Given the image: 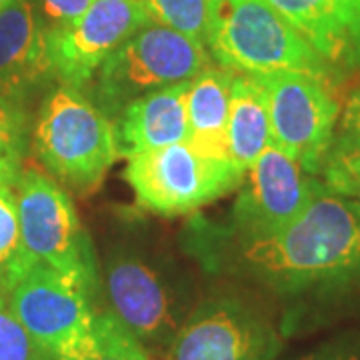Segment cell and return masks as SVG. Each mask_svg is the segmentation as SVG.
Instances as JSON below:
<instances>
[{
  "instance_id": "12",
  "label": "cell",
  "mask_w": 360,
  "mask_h": 360,
  "mask_svg": "<svg viewBox=\"0 0 360 360\" xmlns=\"http://www.w3.org/2000/svg\"><path fill=\"white\" fill-rule=\"evenodd\" d=\"M146 22L148 16L134 0H94L75 22L49 28L46 46L52 75L60 84L82 90Z\"/></svg>"
},
{
  "instance_id": "17",
  "label": "cell",
  "mask_w": 360,
  "mask_h": 360,
  "mask_svg": "<svg viewBox=\"0 0 360 360\" xmlns=\"http://www.w3.org/2000/svg\"><path fill=\"white\" fill-rule=\"evenodd\" d=\"M270 144L272 132L264 92L252 77L236 75L226 122L229 158L246 170Z\"/></svg>"
},
{
  "instance_id": "10",
  "label": "cell",
  "mask_w": 360,
  "mask_h": 360,
  "mask_svg": "<svg viewBox=\"0 0 360 360\" xmlns=\"http://www.w3.org/2000/svg\"><path fill=\"white\" fill-rule=\"evenodd\" d=\"M281 336L272 322L236 296L196 304L168 347V360H274Z\"/></svg>"
},
{
  "instance_id": "22",
  "label": "cell",
  "mask_w": 360,
  "mask_h": 360,
  "mask_svg": "<svg viewBox=\"0 0 360 360\" xmlns=\"http://www.w3.org/2000/svg\"><path fill=\"white\" fill-rule=\"evenodd\" d=\"M14 188H0V288H4V292L20 257V226Z\"/></svg>"
},
{
  "instance_id": "6",
  "label": "cell",
  "mask_w": 360,
  "mask_h": 360,
  "mask_svg": "<svg viewBox=\"0 0 360 360\" xmlns=\"http://www.w3.org/2000/svg\"><path fill=\"white\" fill-rule=\"evenodd\" d=\"M245 172L231 158L200 155L180 142L129 156L124 180L142 208L180 217L238 191Z\"/></svg>"
},
{
  "instance_id": "28",
  "label": "cell",
  "mask_w": 360,
  "mask_h": 360,
  "mask_svg": "<svg viewBox=\"0 0 360 360\" xmlns=\"http://www.w3.org/2000/svg\"><path fill=\"white\" fill-rule=\"evenodd\" d=\"M11 2H14V0H0V11H2V8H6Z\"/></svg>"
},
{
  "instance_id": "25",
  "label": "cell",
  "mask_w": 360,
  "mask_h": 360,
  "mask_svg": "<svg viewBox=\"0 0 360 360\" xmlns=\"http://www.w3.org/2000/svg\"><path fill=\"white\" fill-rule=\"evenodd\" d=\"M300 360H360V342L342 336L322 345Z\"/></svg>"
},
{
  "instance_id": "16",
  "label": "cell",
  "mask_w": 360,
  "mask_h": 360,
  "mask_svg": "<svg viewBox=\"0 0 360 360\" xmlns=\"http://www.w3.org/2000/svg\"><path fill=\"white\" fill-rule=\"evenodd\" d=\"M234 77L232 70L214 63L191 80L186 98L188 144L200 155L229 158L226 122Z\"/></svg>"
},
{
  "instance_id": "23",
  "label": "cell",
  "mask_w": 360,
  "mask_h": 360,
  "mask_svg": "<svg viewBox=\"0 0 360 360\" xmlns=\"http://www.w3.org/2000/svg\"><path fill=\"white\" fill-rule=\"evenodd\" d=\"M28 120L22 106L0 96V158L20 162L26 150Z\"/></svg>"
},
{
  "instance_id": "13",
  "label": "cell",
  "mask_w": 360,
  "mask_h": 360,
  "mask_svg": "<svg viewBox=\"0 0 360 360\" xmlns=\"http://www.w3.org/2000/svg\"><path fill=\"white\" fill-rule=\"evenodd\" d=\"M46 32L32 0H14L0 11V96L20 104L54 78Z\"/></svg>"
},
{
  "instance_id": "8",
  "label": "cell",
  "mask_w": 360,
  "mask_h": 360,
  "mask_svg": "<svg viewBox=\"0 0 360 360\" xmlns=\"http://www.w3.org/2000/svg\"><path fill=\"white\" fill-rule=\"evenodd\" d=\"M103 286L108 310L142 345L170 347L188 316L167 264L139 248H115L108 255Z\"/></svg>"
},
{
  "instance_id": "3",
  "label": "cell",
  "mask_w": 360,
  "mask_h": 360,
  "mask_svg": "<svg viewBox=\"0 0 360 360\" xmlns=\"http://www.w3.org/2000/svg\"><path fill=\"white\" fill-rule=\"evenodd\" d=\"M32 146L54 179L82 194L94 193L122 156L115 120L82 90L66 84L42 101Z\"/></svg>"
},
{
  "instance_id": "21",
  "label": "cell",
  "mask_w": 360,
  "mask_h": 360,
  "mask_svg": "<svg viewBox=\"0 0 360 360\" xmlns=\"http://www.w3.org/2000/svg\"><path fill=\"white\" fill-rule=\"evenodd\" d=\"M0 360H52L16 319L4 288H0Z\"/></svg>"
},
{
  "instance_id": "1",
  "label": "cell",
  "mask_w": 360,
  "mask_h": 360,
  "mask_svg": "<svg viewBox=\"0 0 360 360\" xmlns=\"http://www.w3.org/2000/svg\"><path fill=\"white\" fill-rule=\"evenodd\" d=\"M236 248L238 266L281 295L360 281V198L326 188L284 229Z\"/></svg>"
},
{
  "instance_id": "19",
  "label": "cell",
  "mask_w": 360,
  "mask_h": 360,
  "mask_svg": "<svg viewBox=\"0 0 360 360\" xmlns=\"http://www.w3.org/2000/svg\"><path fill=\"white\" fill-rule=\"evenodd\" d=\"M324 184L338 194L360 198V141L340 134L322 167Z\"/></svg>"
},
{
  "instance_id": "2",
  "label": "cell",
  "mask_w": 360,
  "mask_h": 360,
  "mask_svg": "<svg viewBox=\"0 0 360 360\" xmlns=\"http://www.w3.org/2000/svg\"><path fill=\"white\" fill-rule=\"evenodd\" d=\"M206 49L234 75L300 72L335 80V70L269 0H206Z\"/></svg>"
},
{
  "instance_id": "20",
  "label": "cell",
  "mask_w": 360,
  "mask_h": 360,
  "mask_svg": "<svg viewBox=\"0 0 360 360\" xmlns=\"http://www.w3.org/2000/svg\"><path fill=\"white\" fill-rule=\"evenodd\" d=\"M98 347L89 360H153L141 340L110 310H98Z\"/></svg>"
},
{
  "instance_id": "26",
  "label": "cell",
  "mask_w": 360,
  "mask_h": 360,
  "mask_svg": "<svg viewBox=\"0 0 360 360\" xmlns=\"http://www.w3.org/2000/svg\"><path fill=\"white\" fill-rule=\"evenodd\" d=\"M342 134L360 141V89L348 96L345 112H342Z\"/></svg>"
},
{
  "instance_id": "24",
  "label": "cell",
  "mask_w": 360,
  "mask_h": 360,
  "mask_svg": "<svg viewBox=\"0 0 360 360\" xmlns=\"http://www.w3.org/2000/svg\"><path fill=\"white\" fill-rule=\"evenodd\" d=\"M40 16L49 28L65 26L75 22L89 11L94 0H39Z\"/></svg>"
},
{
  "instance_id": "4",
  "label": "cell",
  "mask_w": 360,
  "mask_h": 360,
  "mask_svg": "<svg viewBox=\"0 0 360 360\" xmlns=\"http://www.w3.org/2000/svg\"><path fill=\"white\" fill-rule=\"evenodd\" d=\"M14 193L20 226V257L11 283L25 270L42 266L96 296V260L68 193L34 170L20 174Z\"/></svg>"
},
{
  "instance_id": "11",
  "label": "cell",
  "mask_w": 360,
  "mask_h": 360,
  "mask_svg": "<svg viewBox=\"0 0 360 360\" xmlns=\"http://www.w3.org/2000/svg\"><path fill=\"white\" fill-rule=\"evenodd\" d=\"M296 160L270 144L246 168L238 198L232 206V224L238 240L264 238L284 229L326 191Z\"/></svg>"
},
{
  "instance_id": "5",
  "label": "cell",
  "mask_w": 360,
  "mask_h": 360,
  "mask_svg": "<svg viewBox=\"0 0 360 360\" xmlns=\"http://www.w3.org/2000/svg\"><path fill=\"white\" fill-rule=\"evenodd\" d=\"M210 65L214 58L206 44L148 20L90 80L92 101L112 118L136 98L188 82Z\"/></svg>"
},
{
  "instance_id": "9",
  "label": "cell",
  "mask_w": 360,
  "mask_h": 360,
  "mask_svg": "<svg viewBox=\"0 0 360 360\" xmlns=\"http://www.w3.org/2000/svg\"><path fill=\"white\" fill-rule=\"evenodd\" d=\"M252 78L266 98L272 144L310 174L322 172L340 116L330 82L300 72Z\"/></svg>"
},
{
  "instance_id": "27",
  "label": "cell",
  "mask_w": 360,
  "mask_h": 360,
  "mask_svg": "<svg viewBox=\"0 0 360 360\" xmlns=\"http://www.w3.org/2000/svg\"><path fill=\"white\" fill-rule=\"evenodd\" d=\"M20 174V162L11 158H0V188H14Z\"/></svg>"
},
{
  "instance_id": "7",
  "label": "cell",
  "mask_w": 360,
  "mask_h": 360,
  "mask_svg": "<svg viewBox=\"0 0 360 360\" xmlns=\"http://www.w3.org/2000/svg\"><path fill=\"white\" fill-rule=\"evenodd\" d=\"M16 319L52 360H89L98 347L94 296L42 266L25 270L6 288Z\"/></svg>"
},
{
  "instance_id": "15",
  "label": "cell",
  "mask_w": 360,
  "mask_h": 360,
  "mask_svg": "<svg viewBox=\"0 0 360 360\" xmlns=\"http://www.w3.org/2000/svg\"><path fill=\"white\" fill-rule=\"evenodd\" d=\"M188 82L155 90L130 103L116 124L120 155L132 156L188 142Z\"/></svg>"
},
{
  "instance_id": "18",
  "label": "cell",
  "mask_w": 360,
  "mask_h": 360,
  "mask_svg": "<svg viewBox=\"0 0 360 360\" xmlns=\"http://www.w3.org/2000/svg\"><path fill=\"white\" fill-rule=\"evenodd\" d=\"M150 22L206 44V0H134Z\"/></svg>"
},
{
  "instance_id": "14",
  "label": "cell",
  "mask_w": 360,
  "mask_h": 360,
  "mask_svg": "<svg viewBox=\"0 0 360 360\" xmlns=\"http://www.w3.org/2000/svg\"><path fill=\"white\" fill-rule=\"evenodd\" d=\"M335 72L360 68V0H269Z\"/></svg>"
}]
</instances>
